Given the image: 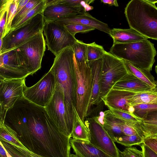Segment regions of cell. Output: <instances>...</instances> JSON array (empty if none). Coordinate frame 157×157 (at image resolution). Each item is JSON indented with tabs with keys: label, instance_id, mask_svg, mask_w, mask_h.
<instances>
[{
	"label": "cell",
	"instance_id": "cell-1",
	"mask_svg": "<svg viewBox=\"0 0 157 157\" xmlns=\"http://www.w3.org/2000/svg\"><path fill=\"white\" fill-rule=\"evenodd\" d=\"M4 122L30 151L44 157H70L71 138L60 131L45 108L24 97L7 111Z\"/></svg>",
	"mask_w": 157,
	"mask_h": 157
},
{
	"label": "cell",
	"instance_id": "cell-2",
	"mask_svg": "<svg viewBox=\"0 0 157 157\" xmlns=\"http://www.w3.org/2000/svg\"><path fill=\"white\" fill-rule=\"evenodd\" d=\"M55 56L50 70L54 76L56 83L59 86L63 93L67 116L72 132L77 111L74 53L72 48L69 47Z\"/></svg>",
	"mask_w": 157,
	"mask_h": 157
},
{
	"label": "cell",
	"instance_id": "cell-3",
	"mask_svg": "<svg viewBox=\"0 0 157 157\" xmlns=\"http://www.w3.org/2000/svg\"><path fill=\"white\" fill-rule=\"evenodd\" d=\"M124 13L130 28L148 38L157 40V7L147 0H132Z\"/></svg>",
	"mask_w": 157,
	"mask_h": 157
},
{
	"label": "cell",
	"instance_id": "cell-4",
	"mask_svg": "<svg viewBox=\"0 0 157 157\" xmlns=\"http://www.w3.org/2000/svg\"><path fill=\"white\" fill-rule=\"evenodd\" d=\"M109 52L149 72L152 70L157 54L154 44L147 39L133 43L113 44Z\"/></svg>",
	"mask_w": 157,
	"mask_h": 157
},
{
	"label": "cell",
	"instance_id": "cell-5",
	"mask_svg": "<svg viewBox=\"0 0 157 157\" xmlns=\"http://www.w3.org/2000/svg\"><path fill=\"white\" fill-rule=\"evenodd\" d=\"M74 63L76 83V109L80 118L85 122L92 94L93 75L87 62L78 63L74 57Z\"/></svg>",
	"mask_w": 157,
	"mask_h": 157
},
{
	"label": "cell",
	"instance_id": "cell-6",
	"mask_svg": "<svg viewBox=\"0 0 157 157\" xmlns=\"http://www.w3.org/2000/svg\"><path fill=\"white\" fill-rule=\"evenodd\" d=\"M100 98L105 96L113 85L129 72L124 60L105 51L102 58Z\"/></svg>",
	"mask_w": 157,
	"mask_h": 157
},
{
	"label": "cell",
	"instance_id": "cell-7",
	"mask_svg": "<svg viewBox=\"0 0 157 157\" xmlns=\"http://www.w3.org/2000/svg\"><path fill=\"white\" fill-rule=\"evenodd\" d=\"M44 20L39 13L22 26L11 30L2 38L0 54L14 49L43 30Z\"/></svg>",
	"mask_w": 157,
	"mask_h": 157
},
{
	"label": "cell",
	"instance_id": "cell-8",
	"mask_svg": "<svg viewBox=\"0 0 157 157\" xmlns=\"http://www.w3.org/2000/svg\"><path fill=\"white\" fill-rule=\"evenodd\" d=\"M30 75L25 57L15 48L0 54V80L25 78Z\"/></svg>",
	"mask_w": 157,
	"mask_h": 157
},
{
	"label": "cell",
	"instance_id": "cell-9",
	"mask_svg": "<svg viewBox=\"0 0 157 157\" xmlns=\"http://www.w3.org/2000/svg\"><path fill=\"white\" fill-rule=\"evenodd\" d=\"M43 31L48 50L55 56L65 48L72 47L77 40L63 25L54 21H44Z\"/></svg>",
	"mask_w": 157,
	"mask_h": 157
},
{
	"label": "cell",
	"instance_id": "cell-10",
	"mask_svg": "<svg viewBox=\"0 0 157 157\" xmlns=\"http://www.w3.org/2000/svg\"><path fill=\"white\" fill-rule=\"evenodd\" d=\"M46 45L42 30L15 48L25 57L30 75L40 69Z\"/></svg>",
	"mask_w": 157,
	"mask_h": 157
},
{
	"label": "cell",
	"instance_id": "cell-11",
	"mask_svg": "<svg viewBox=\"0 0 157 157\" xmlns=\"http://www.w3.org/2000/svg\"><path fill=\"white\" fill-rule=\"evenodd\" d=\"M56 86L54 76L50 70L34 85L25 86L24 97L36 105L45 108L53 97Z\"/></svg>",
	"mask_w": 157,
	"mask_h": 157
},
{
	"label": "cell",
	"instance_id": "cell-12",
	"mask_svg": "<svg viewBox=\"0 0 157 157\" xmlns=\"http://www.w3.org/2000/svg\"><path fill=\"white\" fill-rule=\"evenodd\" d=\"M25 78L0 80V122H4L7 111L23 97Z\"/></svg>",
	"mask_w": 157,
	"mask_h": 157
},
{
	"label": "cell",
	"instance_id": "cell-13",
	"mask_svg": "<svg viewBox=\"0 0 157 157\" xmlns=\"http://www.w3.org/2000/svg\"><path fill=\"white\" fill-rule=\"evenodd\" d=\"M45 108L49 117L60 131L71 138L72 132L67 116L63 94L60 86L57 83L53 97Z\"/></svg>",
	"mask_w": 157,
	"mask_h": 157
},
{
	"label": "cell",
	"instance_id": "cell-14",
	"mask_svg": "<svg viewBox=\"0 0 157 157\" xmlns=\"http://www.w3.org/2000/svg\"><path fill=\"white\" fill-rule=\"evenodd\" d=\"M90 135L89 142L113 157H120L121 151L105 128L90 118L85 121Z\"/></svg>",
	"mask_w": 157,
	"mask_h": 157
},
{
	"label": "cell",
	"instance_id": "cell-15",
	"mask_svg": "<svg viewBox=\"0 0 157 157\" xmlns=\"http://www.w3.org/2000/svg\"><path fill=\"white\" fill-rule=\"evenodd\" d=\"M136 92L111 89L101 98L108 108H112L133 113L134 109L129 103L130 99Z\"/></svg>",
	"mask_w": 157,
	"mask_h": 157
},
{
	"label": "cell",
	"instance_id": "cell-16",
	"mask_svg": "<svg viewBox=\"0 0 157 157\" xmlns=\"http://www.w3.org/2000/svg\"><path fill=\"white\" fill-rule=\"evenodd\" d=\"M62 25L79 24L93 27L109 35L110 30L108 25L92 16L88 13L79 14L55 21Z\"/></svg>",
	"mask_w": 157,
	"mask_h": 157
},
{
	"label": "cell",
	"instance_id": "cell-17",
	"mask_svg": "<svg viewBox=\"0 0 157 157\" xmlns=\"http://www.w3.org/2000/svg\"><path fill=\"white\" fill-rule=\"evenodd\" d=\"M44 21H55L79 14L70 7L46 0V6L43 12Z\"/></svg>",
	"mask_w": 157,
	"mask_h": 157
},
{
	"label": "cell",
	"instance_id": "cell-18",
	"mask_svg": "<svg viewBox=\"0 0 157 157\" xmlns=\"http://www.w3.org/2000/svg\"><path fill=\"white\" fill-rule=\"evenodd\" d=\"M87 63L91 68L93 81L92 94L88 109L87 116L90 113L92 106L94 105H98L102 101L100 98L102 59Z\"/></svg>",
	"mask_w": 157,
	"mask_h": 157
},
{
	"label": "cell",
	"instance_id": "cell-19",
	"mask_svg": "<svg viewBox=\"0 0 157 157\" xmlns=\"http://www.w3.org/2000/svg\"><path fill=\"white\" fill-rule=\"evenodd\" d=\"M71 147L78 157H113L91 144L87 141L71 138Z\"/></svg>",
	"mask_w": 157,
	"mask_h": 157
},
{
	"label": "cell",
	"instance_id": "cell-20",
	"mask_svg": "<svg viewBox=\"0 0 157 157\" xmlns=\"http://www.w3.org/2000/svg\"><path fill=\"white\" fill-rule=\"evenodd\" d=\"M135 92H142L154 89L129 72L117 82L112 88Z\"/></svg>",
	"mask_w": 157,
	"mask_h": 157
},
{
	"label": "cell",
	"instance_id": "cell-21",
	"mask_svg": "<svg viewBox=\"0 0 157 157\" xmlns=\"http://www.w3.org/2000/svg\"><path fill=\"white\" fill-rule=\"evenodd\" d=\"M110 33V36L113 39V44L133 43L148 39L130 28H113L111 29Z\"/></svg>",
	"mask_w": 157,
	"mask_h": 157
},
{
	"label": "cell",
	"instance_id": "cell-22",
	"mask_svg": "<svg viewBox=\"0 0 157 157\" xmlns=\"http://www.w3.org/2000/svg\"><path fill=\"white\" fill-rule=\"evenodd\" d=\"M105 124L103 128L114 140L117 137L125 135L120 126L122 121L116 117L110 110L104 111Z\"/></svg>",
	"mask_w": 157,
	"mask_h": 157
},
{
	"label": "cell",
	"instance_id": "cell-23",
	"mask_svg": "<svg viewBox=\"0 0 157 157\" xmlns=\"http://www.w3.org/2000/svg\"><path fill=\"white\" fill-rule=\"evenodd\" d=\"M131 106L140 104H157V90L138 92L130 99Z\"/></svg>",
	"mask_w": 157,
	"mask_h": 157
},
{
	"label": "cell",
	"instance_id": "cell-24",
	"mask_svg": "<svg viewBox=\"0 0 157 157\" xmlns=\"http://www.w3.org/2000/svg\"><path fill=\"white\" fill-rule=\"evenodd\" d=\"M125 64L128 71L144 83L155 89L156 82L154 77L150 72L136 67L130 63L124 60Z\"/></svg>",
	"mask_w": 157,
	"mask_h": 157
},
{
	"label": "cell",
	"instance_id": "cell-25",
	"mask_svg": "<svg viewBox=\"0 0 157 157\" xmlns=\"http://www.w3.org/2000/svg\"><path fill=\"white\" fill-rule=\"evenodd\" d=\"M53 2L67 6L77 12L78 14L84 13L92 10L93 6L89 4L94 1L89 0H51Z\"/></svg>",
	"mask_w": 157,
	"mask_h": 157
},
{
	"label": "cell",
	"instance_id": "cell-26",
	"mask_svg": "<svg viewBox=\"0 0 157 157\" xmlns=\"http://www.w3.org/2000/svg\"><path fill=\"white\" fill-rule=\"evenodd\" d=\"M71 138L89 141V133L85 122L80 118L77 111L75 112V119Z\"/></svg>",
	"mask_w": 157,
	"mask_h": 157
},
{
	"label": "cell",
	"instance_id": "cell-27",
	"mask_svg": "<svg viewBox=\"0 0 157 157\" xmlns=\"http://www.w3.org/2000/svg\"><path fill=\"white\" fill-rule=\"evenodd\" d=\"M0 140L6 141L16 146L27 149L18 140L16 132L3 122H0Z\"/></svg>",
	"mask_w": 157,
	"mask_h": 157
},
{
	"label": "cell",
	"instance_id": "cell-28",
	"mask_svg": "<svg viewBox=\"0 0 157 157\" xmlns=\"http://www.w3.org/2000/svg\"><path fill=\"white\" fill-rule=\"evenodd\" d=\"M46 6V0H42L41 2L22 17L11 28V30H13L22 26L37 14L43 13Z\"/></svg>",
	"mask_w": 157,
	"mask_h": 157
},
{
	"label": "cell",
	"instance_id": "cell-29",
	"mask_svg": "<svg viewBox=\"0 0 157 157\" xmlns=\"http://www.w3.org/2000/svg\"><path fill=\"white\" fill-rule=\"evenodd\" d=\"M19 0H7L6 10V20L4 32L2 36L4 38L10 32L13 19L16 15Z\"/></svg>",
	"mask_w": 157,
	"mask_h": 157
},
{
	"label": "cell",
	"instance_id": "cell-30",
	"mask_svg": "<svg viewBox=\"0 0 157 157\" xmlns=\"http://www.w3.org/2000/svg\"><path fill=\"white\" fill-rule=\"evenodd\" d=\"M144 137L138 134L124 135L115 138L114 141L127 147L133 145H140L143 144Z\"/></svg>",
	"mask_w": 157,
	"mask_h": 157
},
{
	"label": "cell",
	"instance_id": "cell-31",
	"mask_svg": "<svg viewBox=\"0 0 157 157\" xmlns=\"http://www.w3.org/2000/svg\"><path fill=\"white\" fill-rule=\"evenodd\" d=\"M71 47L74 52L75 58L77 62H87V44L77 40Z\"/></svg>",
	"mask_w": 157,
	"mask_h": 157
},
{
	"label": "cell",
	"instance_id": "cell-32",
	"mask_svg": "<svg viewBox=\"0 0 157 157\" xmlns=\"http://www.w3.org/2000/svg\"><path fill=\"white\" fill-rule=\"evenodd\" d=\"M87 63L101 59L105 50L103 47L95 42L87 44Z\"/></svg>",
	"mask_w": 157,
	"mask_h": 157
},
{
	"label": "cell",
	"instance_id": "cell-33",
	"mask_svg": "<svg viewBox=\"0 0 157 157\" xmlns=\"http://www.w3.org/2000/svg\"><path fill=\"white\" fill-rule=\"evenodd\" d=\"M108 109L116 117L128 124H135L142 121L133 113L112 108Z\"/></svg>",
	"mask_w": 157,
	"mask_h": 157
},
{
	"label": "cell",
	"instance_id": "cell-34",
	"mask_svg": "<svg viewBox=\"0 0 157 157\" xmlns=\"http://www.w3.org/2000/svg\"><path fill=\"white\" fill-rule=\"evenodd\" d=\"M139 124L144 139L157 134V121L142 120Z\"/></svg>",
	"mask_w": 157,
	"mask_h": 157
},
{
	"label": "cell",
	"instance_id": "cell-35",
	"mask_svg": "<svg viewBox=\"0 0 157 157\" xmlns=\"http://www.w3.org/2000/svg\"><path fill=\"white\" fill-rule=\"evenodd\" d=\"M133 113L142 120L147 113L157 110V104H140L133 106Z\"/></svg>",
	"mask_w": 157,
	"mask_h": 157
},
{
	"label": "cell",
	"instance_id": "cell-36",
	"mask_svg": "<svg viewBox=\"0 0 157 157\" xmlns=\"http://www.w3.org/2000/svg\"><path fill=\"white\" fill-rule=\"evenodd\" d=\"M41 0H29L22 9L15 15L12 21L11 29L22 17L41 2Z\"/></svg>",
	"mask_w": 157,
	"mask_h": 157
},
{
	"label": "cell",
	"instance_id": "cell-37",
	"mask_svg": "<svg viewBox=\"0 0 157 157\" xmlns=\"http://www.w3.org/2000/svg\"><path fill=\"white\" fill-rule=\"evenodd\" d=\"M120 126L122 132L125 135L138 134L144 137L139 123L135 124H130L122 121Z\"/></svg>",
	"mask_w": 157,
	"mask_h": 157
},
{
	"label": "cell",
	"instance_id": "cell-38",
	"mask_svg": "<svg viewBox=\"0 0 157 157\" xmlns=\"http://www.w3.org/2000/svg\"><path fill=\"white\" fill-rule=\"evenodd\" d=\"M63 25L67 31L74 37L77 33H86L95 29L94 27L79 24H71Z\"/></svg>",
	"mask_w": 157,
	"mask_h": 157
},
{
	"label": "cell",
	"instance_id": "cell-39",
	"mask_svg": "<svg viewBox=\"0 0 157 157\" xmlns=\"http://www.w3.org/2000/svg\"><path fill=\"white\" fill-rule=\"evenodd\" d=\"M120 157H144L142 151L134 147H127L120 151Z\"/></svg>",
	"mask_w": 157,
	"mask_h": 157
},
{
	"label": "cell",
	"instance_id": "cell-40",
	"mask_svg": "<svg viewBox=\"0 0 157 157\" xmlns=\"http://www.w3.org/2000/svg\"><path fill=\"white\" fill-rule=\"evenodd\" d=\"M5 150L12 157H25L15 145L9 142L0 140Z\"/></svg>",
	"mask_w": 157,
	"mask_h": 157
},
{
	"label": "cell",
	"instance_id": "cell-41",
	"mask_svg": "<svg viewBox=\"0 0 157 157\" xmlns=\"http://www.w3.org/2000/svg\"><path fill=\"white\" fill-rule=\"evenodd\" d=\"M144 144L157 154V139L151 137L146 138L144 139Z\"/></svg>",
	"mask_w": 157,
	"mask_h": 157
},
{
	"label": "cell",
	"instance_id": "cell-42",
	"mask_svg": "<svg viewBox=\"0 0 157 157\" xmlns=\"http://www.w3.org/2000/svg\"><path fill=\"white\" fill-rule=\"evenodd\" d=\"M143 151L144 157H157V154L144 144L140 145Z\"/></svg>",
	"mask_w": 157,
	"mask_h": 157
},
{
	"label": "cell",
	"instance_id": "cell-43",
	"mask_svg": "<svg viewBox=\"0 0 157 157\" xmlns=\"http://www.w3.org/2000/svg\"><path fill=\"white\" fill-rule=\"evenodd\" d=\"M17 148L24 155L25 157H44L35 154L28 149H24L16 146Z\"/></svg>",
	"mask_w": 157,
	"mask_h": 157
},
{
	"label": "cell",
	"instance_id": "cell-44",
	"mask_svg": "<svg viewBox=\"0 0 157 157\" xmlns=\"http://www.w3.org/2000/svg\"><path fill=\"white\" fill-rule=\"evenodd\" d=\"M142 120L145 121H157V110L147 113L144 116Z\"/></svg>",
	"mask_w": 157,
	"mask_h": 157
},
{
	"label": "cell",
	"instance_id": "cell-45",
	"mask_svg": "<svg viewBox=\"0 0 157 157\" xmlns=\"http://www.w3.org/2000/svg\"><path fill=\"white\" fill-rule=\"evenodd\" d=\"M29 0H19L17 9L16 14H17L29 2Z\"/></svg>",
	"mask_w": 157,
	"mask_h": 157
},
{
	"label": "cell",
	"instance_id": "cell-46",
	"mask_svg": "<svg viewBox=\"0 0 157 157\" xmlns=\"http://www.w3.org/2000/svg\"><path fill=\"white\" fill-rule=\"evenodd\" d=\"M101 1L104 4H108L109 6H114L116 7L119 6L116 0H101Z\"/></svg>",
	"mask_w": 157,
	"mask_h": 157
},
{
	"label": "cell",
	"instance_id": "cell-47",
	"mask_svg": "<svg viewBox=\"0 0 157 157\" xmlns=\"http://www.w3.org/2000/svg\"><path fill=\"white\" fill-rule=\"evenodd\" d=\"M149 2L153 4H155V3H157V0H147Z\"/></svg>",
	"mask_w": 157,
	"mask_h": 157
},
{
	"label": "cell",
	"instance_id": "cell-48",
	"mask_svg": "<svg viewBox=\"0 0 157 157\" xmlns=\"http://www.w3.org/2000/svg\"><path fill=\"white\" fill-rule=\"evenodd\" d=\"M2 44V38L0 37V50L1 49Z\"/></svg>",
	"mask_w": 157,
	"mask_h": 157
},
{
	"label": "cell",
	"instance_id": "cell-49",
	"mask_svg": "<svg viewBox=\"0 0 157 157\" xmlns=\"http://www.w3.org/2000/svg\"><path fill=\"white\" fill-rule=\"evenodd\" d=\"M147 137L154 138H155L157 139V134H155L154 135H153L149 137ZM146 138H147V137H146Z\"/></svg>",
	"mask_w": 157,
	"mask_h": 157
},
{
	"label": "cell",
	"instance_id": "cell-50",
	"mask_svg": "<svg viewBox=\"0 0 157 157\" xmlns=\"http://www.w3.org/2000/svg\"><path fill=\"white\" fill-rule=\"evenodd\" d=\"M70 157H78L75 154H71Z\"/></svg>",
	"mask_w": 157,
	"mask_h": 157
},
{
	"label": "cell",
	"instance_id": "cell-51",
	"mask_svg": "<svg viewBox=\"0 0 157 157\" xmlns=\"http://www.w3.org/2000/svg\"><path fill=\"white\" fill-rule=\"evenodd\" d=\"M155 71L157 76V65L155 66Z\"/></svg>",
	"mask_w": 157,
	"mask_h": 157
},
{
	"label": "cell",
	"instance_id": "cell-52",
	"mask_svg": "<svg viewBox=\"0 0 157 157\" xmlns=\"http://www.w3.org/2000/svg\"><path fill=\"white\" fill-rule=\"evenodd\" d=\"M6 151V153H7V155L8 156V157H12L8 153V152Z\"/></svg>",
	"mask_w": 157,
	"mask_h": 157
},
{
	"label": "cell",
	"instance_id": "cell-53",
	"mask_svg": "<svg viewBox=\"0 0 157 157\" xmlns=\"http://www.w3.org/2000/svg\"><path fill=\"white\" fill-rule=\"evenodd\" d=\"M156 89L157 90V81L156 82Z\"/></svg>",
	"mask_w": 157,
	"mask_h": 157
}]
</instances>
